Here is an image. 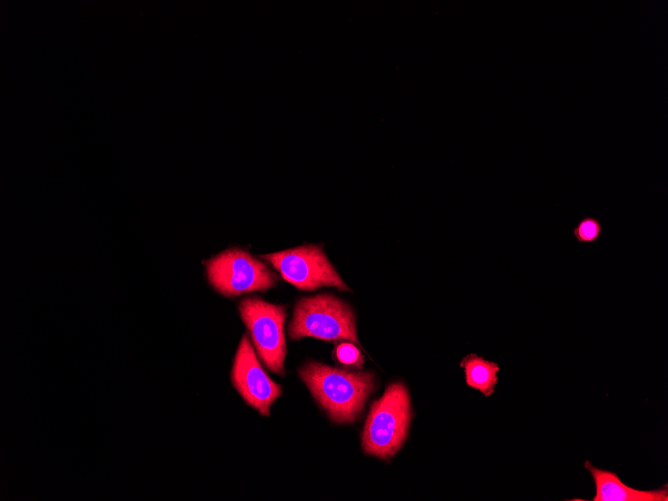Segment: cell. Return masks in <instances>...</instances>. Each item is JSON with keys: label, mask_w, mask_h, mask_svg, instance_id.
Returning <instances> with one entry per match:
<instances>
[{"label": "cell", "mask_w": 668, "mask_h": 501, "mask_svg": "<svg viewBox=\"0 0 668 501\" xmlns=\"http://www.w3.org/2000/svg\"><path fill=\"white\" fill-rule=\"evenodd\" d=\"M584 467L595 484L592 501H668L667 484L655 490H638L623 483L615 472L597 468L590 461H585Z\"/></svg>", "instance_id": "ba28073f"}, {"label": "cell", "mask_w": 668, "mask_h": 501, "mask_svg": "<svg viewBox=\"0 0 668 501\" xmlns=\"http://www.w3.org/2000/svg\"><path fill=\"white\" fill-rule=\"evenodd\" d=\"M602 234L601 221L593 216H585L578 221L573 235L579 243H595Z\"/></svg>", "instance_id": "30bf717a"}, {"label": "cell", "mask_w": 668, "mask_h": 501, "mask_svg": "<svg viewBox=\"0 0 668 501\" xmlns=\"http://www.w3.org/2000/svg\"><path fill=\"white\" fill-rule=\"evenodd\" d=\"M292 339L314 337L326 341L359 343L352 309L332 295L302 298L288 327Z\"/></svg>", "instance_id": "3957f363"}, {"label": "cell", "mask_w": 668, "mask_h": 501, "mask_svg": "<svg viewBox=\"0 0 668 501\" xmlns=\"http://www.w3.org/2000/svg\"><path fill=\"white\" fill-rule=\"evenodd\" d=\"M411 418L410 399L401 383L388 386L365 422L362 446L367 454L387 459L404 443Z\"/></svg>", "instance_id": "7a4b0ae2"}, {"label": "cell", "mask_w": 668, "mask_h": 501, "mask_svg": "<svg viewBox=\"0 0 668 501\" xmlns=\"http://www.w3.org/2000/svg\"><path fill=\"white\" fill-rule=\"evenodd\" d=\"M260 257L270 262L287 282L300 290L312 291L332 286L349 291L319 246L305 245Z\"/></svg>", "instance_id": "8992f818"}, {"label": "cell", "mask_w": 668, "mask_h": 501, "mask_svg": "<svg viewBox=\"0 0 668 501\" xmlns=\"http://www.w3.org/2000/svg\"><path fill=\"white\" fill-rule=\"evenodd\" d=\"M299 375L313 396L337 423L353 422L375 387L369 372H350L320 363L306 364Z\"/></svg>", "instance_id": "6da1fadb"}, {"label": "cell", "mask_w": 668, "mask_h": 501, "mask_svg": "<svg viewBox=\"0 0 668 501\" xmlns=\"http://www.w3.org/2000/svg\"><path fill=\"white\" fill-rule=\"evenodd\" d=\"M232 382L246 403L264 416H269L270 406L282 392L260 366L247 335L242 337L236 353Z\"/></svg>", "instance_id": "52a82bcc"}, {"label": "cell", "mask_w": 668, "mask_h": 501, "mask_svg": "<svg viewBox=\"0 0 668 501\" xmlns=\"http://www.w3.org/2000/svg\"><path fill=\"white\" fill-rule=\"evenodd\" d=\"M210 284L222 295L235 297L273 287L277 276L244 250L228 249L205 262Z\"/></svg>", "instance_id": "277c9868"}, {"label": "cell", "mask_w": 668, "mask_h": 501, "mask_svg": "<svg viewBox=\"0 0 668 501\" xmlns=\"http://www.w3.org/2000/svg\"><path fill=\"white\" fill-rule=\"evenodd\" d=\"M460 366L464 368L466 384L469 387L480 391L485 397L495 392L499 371L495 362L471 353L462 359Z\"/></svg>", "instance_id": "9c48e42d"}, {"label": "cell", "mask_w": 668, "mask_h": 501, "mask_svg": "<svg viewBox=\"0 0 668 501\" xmlns=\"http://www.w3.org/2000/svg\"><path fill=\"white\" fill-rule=\"evenodd\" d=\"M336 358L339 362L346 365H354L361 367L363 363V356L359 349L351 343H341L336 348Z\"/></svg>", "instance_id": "8fae6325"}, {"label": "cell", "mask_w": 668, "mask_h": 501, "mask_svg": "<svg viewBox=\"0 0 668 501\" xmlns=\"http://www.w3.org/2000/svg\"><path fill=\"white\" fill-rule=\"evenodd\" d=\"M239 311L265 366L272 372L283 375L287 351L284 335L286 318L284 306L271 304L254 297L241 301Z\"/></svg>", "instance_id": "5b68a950"}]
</instances>
